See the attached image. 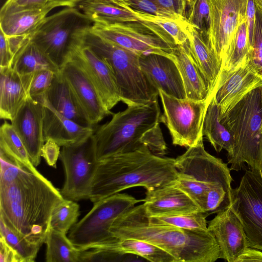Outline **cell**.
I'll return each instance as SVG.
<instances>
[{"label": "cell", "instance_id": "f5cc1de1", "mask_svg": "<svg viewBox=\"0 0 262 262\" xmlns=\"http://www.w3.org/2000/svg\"><path fill=\"white\" fill-rule=\"evenodd\" d=\"M256 7L262 13V0H254Z\"/></svg>", "mask_w": 262, "mask_h": 262}, {"label": "cell", "instance_id": "277c9868", "mask_svg": "<svg viewBox=\"0 0 262 262\" xmlns=\"http://www.w3.org/2000/svg\"><path fill=\"white\" fill-rule=\"evenodd\" d=\"M175 159L178 176L173 184L186 192L202 211L207 201L232 195L230 168L222 159L205 150L203 139Z\"/></svg>", "mask_w": 262, "mask_h": 262}, {"label": "cell", "instance_id": "681fc988", "mask_svg": "<svg viewBox=\"0 0 262 262\" xmlns=\"http://www.w3.org/2000/svg\"><path fill=\"white\" fill-rule=\"evenodd\" d=\"M256 5L254 0H248L246 14L249 46L252 43L255 23Z\"/></svg>", "mask_w": 262, "mask_h": 262}, {"label": "cell", "instance_id": "c3c4849f", "mask_svg": "<svg viewBox=\"0 0 262 262\" xmlns=\"http://www.w3.org/2000/svg\"><path fill=\"white\" fill-rule=\"evenodd\" d=\"M0 261L21 262L17 252L0 236Z\"/></svg>", "mask_w": 262, "mask_h": 262}, {"label": "cell", "instance_id": "f6af8a7d", "mask_svg": "<svg viewBox=\"0 0 262 262\" xmlns=\"http://www.w3.org/2000/svg\"><path fill=\"white\" fill-rule=\"evenodd\" d=\"M167 11L182 17H186L187 8L189 11L194 0H151Z\"/></svg>", "mask_w": 262, "mask_h": 262}, {"label": "cell", "instance_id": "5bb4252c", "mask_svg": "<svg viewBox=\"0 0 262 262\" xmlns=\"http://www.w3.org/2000/svg\"><path fill=\"white\" fill-rule=\"evenodd\" d=\"M210 25L207 38L222 61L240 24L246 19L248 0H208Z\"/></svg>", "mask_w": 262, "mask_h": 262}, {"label": "cell", "instance_id": "d590c367", "mask_svg": "<svg viewBox=\"0 0 262 262\" xmlns=\"http://www.w3.org/2000/svg\"><path fill=\"white\" fill-rule=\"evenodd\" d=\"M79 216V205L75 201L64 198L53 208L49 225L67 234L77 223Z\"/></svg>", "mask_w": 262, "mask_h": 262}, {"label": "cell", "instance_id": "ab89813d", "mask_svg": "<svg viewBox=\"0 0 262 262\" xmlns=\"http://www.w3.org/2000/svg\"><path fill=\"white\" fill-rule=\"evenodd\" d=\"M122 7H128L154 15L173 19H183L182 17L163 9L151 0H108Z\"/></svg>", "mask_w": 262, "mask_h": 262}, {"label": "cell", "instance_id": "8fae6325", "mask_svg": "<svg viewBox=\"0 0 262 262\" xmlns=\"http://www.w3.org/2000/svg\"><path fill=\"white\" fill-rule=\"evenodd\" d=\"M163 113L160 122L167 127L174 145L189 147L203 139V127L208 105L211 99L195 101L179 99L158 90Z\"/></svg>", "mask_w": 262, "mask_h": 262}, {"label": "cell", "instance_id": "cb8c5ba5", "mask_svg": "<svg viewBox=\"0 0 262 262\" xmlns=\"http://www.w3.org/2000/svg\"><path fill=\"white\" fill-rule=\"evenodd\" d=\"M187 46L196 66L207 81L211 92L222 69V61L212 49L203 33L189 23Z\"/></svg>", "mask_w": 262, "mask_h": 262}, {"label": "cell", "instance_id": "4dcf8cb0", "mask_svg": "<svg viewBox=\"0 0 262 262\" xmlns=\"http://www.w3.org/2000/svg\"><path fill=\"white\" fill-rule=\"evenodd\" d=\"M21 74L42 70L58 72L59 68L30 38L14 56L10 67Z\"/></svg>", "mask_w": 262, "mask_h": 262}, {"label": "cell", "instance_id": "b9f144b4", "mask_svg": "<svg viewBox=\"0 0 262 262\" xmlns=\"http://www.w3.org/2000/svg\"><path fill=\"white\" fill-rule=\"evenodd\" d=\"M57 72L49 70H42L33 73L29 94L36 99L45 94L51 86Z\"/></svg>", "mask_w": 262, "mask_h": 262}, {"label": "cell", "instance_id": "7dc6e473", "mask_svg": "<svg viewBox=\"0 0 262 262\" xmlns=\"http://www.w3.org/2000/svg\"><path fill=\"white\" fill-rule=\"evenodd\" d=\"M13 60L8 38L0 31V68L10 67Z\"/></svg>", "mask_w": 262, "mask_h": 262}, {"label": "cell", "instance_id": "f907efd6", "mask_svg": "<svg viewBox=\"0 0 262 262\" xmlns=\"http://www.w3.org/2000/svg\"><path fill=\"white\" fill-rule=\"evenodd\" d=\"M262 261V250L248 247L236 262Z\"/></svg>", "mask_w": 262, "mask_h": 262}, {"label": "cell", "instance_id": "9c48e42d", "mask_svg": "<svg viewBox=\"0 0 262 262\" xmlns=\"http://www.w3.org/2000/svg\"><path fill=\"white\" fill-rule=\"evenodd\" d=\"M143 199L118 193L93 203L91 210L70 229L68 237L80 250L96 248L113 241L110 228L115 220Z\"/></svg>", "mask_w": 262, "mask_h": 262}, {"label": "cell", "instance_id": "8d00e7d4", "mask_svg": "<svg viewBox=\"0 0 262 262\" xmlns=\"http://www.w3.org/2000/svg\"><path fill=\"white\" fill-rule=\"evenodd\" d=\"M0 236L17 252L21 262L35 260L40 246L14 232L0 220Z\"/></svg>", "mask_w": 262, "mask_h": 262}, {"label": "cell", "instance_id": "f1b7e54d", "mask_svg": "<svg viewBox=\"0 0 262 262\" xmlns=\"http://www.w3.org/2000/svg\"><path fill=\"white\" fill-rule=\"evenodd\" d=\"M96 248L122 255H135L151 262H177L173 256L161 248L147 241L134 238H116Z\"/></svg>", "mask_w": 262, "mask_h": 262}, {"label": "cell", "instance_id": "5b68a950", "mask_svg": "<svg viewBox=\"0 0 262 262\" xmlns=\"http://www.w3.org/2000/svg\"><path fill=\"white\" fill-rule=\"evenodd\" d=\"M219 118L233 138V152L228 157L230 170L238 171L246 163L250 169L262 171V86Z\"/></svg>", "mask_w": 262, "mask_h": 262}, {"label": "cell", "instance_id": "6da1fadb", "mask_svg": "<svg viewBox=\"0 0 262 262\" xmlns=\"http://www.w3.org/2000/svg\"><path fill=\"white\" fill-rule=\"evenodd\" d=\"M0 220L41 247L52 211L64 198L34 165L0 153Z\"/></svg>", "mask_w": 262, "mask_h": 262}, {"label": "cell", "instance_id": "d6a6232c", "mask_svg": "<svg viewBox=\"0 0 262 262\" xmlns=\"http://www.w3.org/2000/svg\"><path fill=\"white\" fill-rule=\"evenodd\" d=\"M250 46L246 19L238 26L222 60V69L230 71L247 61Z\"/></svg>", "mask_w": 262, "mask_h": 262}, {"label": "cell", "instance_id": "30bf717a", "mask_svg": "<svg viewBox=\"0 0 262 262\" xmlns=\"http://www.w3.org/2000/svg\"><path fill=\"white\" fill-rule=\"evenodd\" d=\"M90 30L140 56L156 54L174 60L176 45L173 40L160 27L151 22L94 23Z\"/></svg>", "mask_w": 262, "mask_h": 262}, {"label": "cell", "instance_id": "603a6c76", "mask_svg": "<svg viewBox=\"0 0 262 262\" xmlns=\"http://www.w3.org/2000/svg\"><path fill=\"white\" fill-rule=\"evenodd\" d=\"M33 73L21 74L11 67L0 68L1 119L12 120L30 97L29 91Z\"/></svg>", "mask_w": 262, "mask_h": 262}, {"label": "cell", "instance_id": "ac0fdd59", "mask_svg": "<svg viewBox=\"0 0 262 262\" xmlns=\"http://www.w3.org/2000/svg\"><path fill=\"white\" fill-rule=\"evenodd\" d=\"M43 111L42 103L30 97L10 121L35 167L40 163L41 148L45 142L43 133Z\"/></svg>", "mask_w": 262, "mask_h": 262}, {"label": "cell", "instance_id": "8992f818", "mask_svg": "<svg viewBox=\"0 0 262 262\" xmlns=\"http://www.w3.org/2000/svg\"><path fill=\"white\" fill-rule=\"evenodd\" d=\"M160 117L158 100L127 106L124 111L113 114L111 119L95 129L91 137L97 160L132 151L144 145L142 137L160 123Z\"/></svg>", "mask_w": 262, "mask_h": 262}, {"label": "cell", "instance_id": "d6986e66", "mask_svg": "<svg viewBox=\"0 0 262 262\" xmlns=\"http://www.w3.org/2000/svg\"><path fill=\"white\" fill-rule=\"evenodd\" d=\"M60 71L92 126L113 114L106 108L93 83L75 61L70 59Z\"/></svg>", "mask_w": 262, "mask_h": 262}, {"label": "cell", "instance_id": "e0dca14e", "mask_svg": "<svg viewBox=\"0 0 262 262\" xmlns=\"http://www.w3.org/2000/svg\"><path fill=\"white\" fill-rule=\"evenodd\" d=\"M208 229L219 245L221 258L228 262H236L249 247L243 225L231 205L216 213Z\"/></svg>", "mask_w": 262, "mask_h": 262}, {"label": "cell", "instance_id": "1f68e13d", "mask_svg": "<svg viewBox=\"0 0 262 262\" xmlns=\"http://www.w3.org/2000/svg\"><path fill=\"white\" fill-rule=\"evenodd\" d=\"M47 262H79L80 250L66 236L49 225L46 233Z\"/></svg>", "mask_w": 262, "mask_h": 262}, {"label": "cell", "instance_id": "52a82bcc", "mask_svg": "<svg viewBox=\"0 0 262 262\" xmlns=\"http://www.w3.org/2000/svg\"><path fill=\"white\" fill-rule=\"evenodd\" d=\"M82 43L105 60L114 75L121 101L127 106L145 104L158 100V90L141 69L140 55L118 46L87 30Z\"/></svg>", "mask_w": 262, "mask_h": 262}, {"label": "cell", "instance_id": "7c38bea8", "mask_svg": "<svg viewBox=\"0 0 262 262\" xmlns=\"http://www.w3.org/2000/svg\"><path fill=\"white\" fill-rule=\"evenodd\" d=\"M59 159L65 173V181L60 190L63 196L75 201L89 199L99 162L91 137L84 142L62 147Z\"/></svg>", "mask_w": 262, "mask_h": 262}, {"label": "cell", "instance_id": "7bdbcfd3", "mask_svg": "<svg viewBox=\"0 0 262 262\" xmlns=\"http://www.w3.org/2000/svg\"><path fill=\"white\" fill-rule=\"evenodd\" d=\"M142 145L146 146L154 154L163 157L166 154L167 145L160 123L147 131L141 138Z\"/></svg>", "mask_w": 262, "mask_h": 262}, {"label": "cell", "instance_id": "3957f363", "mask_svg": "<svg viewBox=\"0 0 262 262\" xmlns=\"http://www.w3.org/2000/svg\"><path fill=\"white\" fill-rule=\"evenodd\" d=\"M114 237L147 241L173 256L177 262H214L221 258L213 234L173 226L150 223L143 204L136 205L118 217L110 228Z\"/></svg>", "mask_w": 262, "mask_h": 262}, {"label": "cell", "instance_id": "4316f807", "mask_svg": "<svg viewBox=\"0 0 262 262\" xmlns=\"http://www.w3.org/2000/svg\"><path fill=\"white\" fill-rule=\"evenodd\" d=\"M44 96L60 114L81 125L92 126L60 71L56 73L51 86Z\"/></svg>", "mask_w": 262, "mask_h": 262}, {"label": "cell", "instance_id": "83f0119b", "mask_svg": "<svg viewBox=\"0 0 262 262\" xmlns=\"http://www.w3.org/2000/svg\"><path fill=\"white\" fill-rule=\"evenodd\" d=\"M55 7L51 4L43 8L26 9L0 14V30L7 36H31Z\"/></svg>", "mask_w": 262, "mask_h": 262}, {"label": "cell", "instance_id": "7402d4cb", "mask_svg": "<svg viewBox=\"0 0 262 262\" xmlns=\"http://www.w3.org/2000/svg\"><path fill=\"white\" fill-rule=\"evenodd\" d=\"M143 202L149 216L202 212L186 192L173 184L146 190Z\"/></svg>", "mask_w": 262, "mask_h": 262}, {"label": "cell", "instance_id": "74e56055", "mask_svg": "<svg viewBox=\"0 0 262 262\" xmlns=\"http://www.w3.org/2000/svg\"><path fill=\"white\" fill-rule=\"evenodd\" d=\"M147 21L157 25L172 39L176 46H184L188 41L187 19H178L149 14Z\"/></svg>", "mask_w": 262, "mask_h": 262}, {"label": "cell", "instance_id": "f546056e", "mask_svg": "<svg viewBox=\"0 0 262 262\" xmlns=\"http://www.w3.org/2000/svg\"><path fill=\"white\" fill-rule=\"evenodd\" d=\"M218 106L212 94L205 114L203 134L216 152L227 151L228 157L233 152L234 141L228 129L220 120Z\"/></svg>", "mask_w": 262, "mask_h": 262}, {"label": "cell", "instance_id": "836d02e7", "mask_svg": "<svg viewBox=\"0 0 262 262\" xmlns=\"http://www.w3.org/2000/svg\"><path fill=\"white\" fill-rule=\"evenodd\" d=\"M0 153L25 165H34L22 140L11 123L5 121L0 128Z\"/></svg>", "mask_w": 262, "mask_h": 262}, {"label": "cell", "instance_id": "7a4b0ae2", "mask_svg": "<svg viewBox=\"0 0 262 262\" xmlns=\"http://www.w3.org/2000/svg\"><path fill=\"white\" fill-rule=\"evenodd\" d=\"M89 200L93 203L137 186L146 190L173 184L176 159L152 153L145 145L98 161Z\"/></svg>", "mask_w": 262, "mask_h": 262}, {"label": "cell", "instance_id": "e575fe53", "mask_svg": "<svg viewBox=\"0 0 262 262\" xmlns=\"http://www.w3.org/2000/svg\"><path fill=\"white\" fill-rule=\"evenodd\" d=\"M207 216L203 212L173 214L160 216H149V222L154 224L167 225L198 231L208 230Z\"/></svg>", "mask_w": 262, "mask_h": 262}, {"label": "cell", "instance_id": "ffe728a7", "mask_svg": "<svg viewBox=\"0 0 262 262\" xmlns=\"http://www.w3.org/2000/svg\"><path fill=\"white\" fill-rule=\"evenodd\" d=\"M35 99L41 102L44 107L45 141L50 139L63 147L84 142L93 135L94 127L81 125L60 114L49 103L44 95Z\"/></svg>", "mask_w": 262, "mask_h": 262}, {"label": "cell", "instance_id": "484cf974", "mask_svg": "<svg viewBox=\"0 0 262 262\" xmlns=\"http://www.w3.org/2000/svg\"><path fill=\"white\" fill-rule=\"evenodd\" d=\"M77 6L93 23L145 22L148 14L121 7L108 0H82Z\"/></svg>", "mask_w": 262, "mask_h": 262}, {"label": "cell", "instance_id": "ee69618b", "mask_svg": "<svg viewBox=\"0 0 262 262\" xmlns=\"http://www.w3.org/2000/svg\"><path fill=\"white\" fill-rule=\"evenodd\" d=\"M49 2V0H7L1 9L0 14L26 9L43 8Z\"/></svg>", "mask_w": 262, "mask_h": 262}, {"label": "cell", "instance_id": "816d5d0a", "mask_svg": "<svg viewBox=\"0 0 262 262\" xmlns=\"http://www.w3.org/2000/svg\"><path fill=\"white\" fill-rule=\"evenodd\" d=\"M82 0H49V3L52 4L55 8L58 7H76Z\"/></svg>", "mask_w": 262, "mask_h": 262}, {"label": "cell", "instance_id": "f35d334b", "mask_svg": "<svg viewBox=\"0 0 262 262\" xmlns=\"http://www.w3.org/2000/svg\"><path fill=\"white\" fill-rule=\"evenodd\" d=\"M256 8L255 23L253 40L250 45L249 60L262 77V13Z\"/></svg>", "mask_w": 262, "mask_h": 262}, {"label": "cell", "instance_id": "bcb514c9", "mask_svg": "<svg viewBox=\"0 0 262 262\" xmlns=\"http://www.w3.org/2000/svg\"><path fill=\"white\" fill-rule=\"evenodd\" d=\"M60 147L52 140L45 141L41 148V157L50 166L56 167L57 161L60 154Z\"/></svg>", "mask_w": 262, "mask_h": 262}, {"label": "cell", "instance_id": "4fadbf2b", "mask_svg": "<svg viewBox=\"0 0 262 262\" xmlns=\"http://www.w3.org/2000/svg\"><path fill=\"white\" fill-rule=\"evenodd\" d=\"M231 205L249 247L262 250V171L246 170L239 185L233 189Z\"/></svg>", "mask_w": 262, "mask_h": 262}, {"label": "cell", "instance_id": "44dd1931", "mask_svg": "<svg viewBox=\"0 0 262 262\" xmlns=\"http://www.w3.org/2000/svg\"><path fill=\"white\" fill-rule=\"evenodd\" d=\"M139 63L148 81L158 90L179 99L186 98L180 73L173 59L150 54L140 56Z\"/></svg>", "mask_w": 262, "mask_h": 262}, {"label": "cell", "instance_id": "ba28073f", "mask_svg": "<svg viewBox=\"0 0 262 262\" xmlns=\"http://www.w3.org/2000/svg\"><path fill=\"white\" fill-rule=\"evenodd\" d=\"M92 24L78 8L67 7L47 16L31 39L60 70Z\"/></svg>", "mask_w": 262, "mask_h": 262}, {"label": "cell", "instance_id": "2e32d148", "mask_svg": "<svg viewBox=\"0 0 262 262\" xmlns=\"http://www.w3.org/2000/svg\"><path fill=\"white\" fill-rule=\"evenodd\" d=\"M70 59L84 71L96 89L106 108L111 110L121 101L113 72L106 62L82 42L73 51Z\"/></svg>", "mask_w": 262, "mask_h": 262}, {"label": "cell", "instance_id": "60d3db41", "mask_svg": "<svg viewBox=\"0 0 262 262\" xmlns=\"http://www.w3.org/2000/svg\"><path fill=\"white\" fill-rule=\"evenodd\" d=\"M187 20L207 37V32L210 25L209 1L194 0Z\"/></svg>", "mask_w": 262, "mask_h": 262}, {"label": "cell", "instance_id": "d4e9b609", "mask_svg": "<svg viewBox=\"0 0 262 262\" xmlns=\"http://www.w3.org/2000/svg\"><path fill=\"white\" fill-rule=\"evenodd\" d=\"M186 43L184 46H176L173 52L174 61L183 80L186 98L195 101L207 100L211 95L209 86L194 63Z\"/></svg>", "mask_w": 262, "mask_h": 262}, {"label": "cell", "instance_id": "9a60e30c", "mask_svg": "<svg viewBox=\"0 0 262 262\" xmlns=\"http://www.w3.org/2000/svg\"><path fill=\"white\" fill-rule=\"evenodd\" d=\"M262 86V77L247 61L230 71L221 70L211 94L218 106L220 117L254 89Z\"/></svg>", "mask_w": 262, "mask_h": 262}]
</instances>
